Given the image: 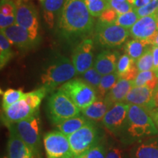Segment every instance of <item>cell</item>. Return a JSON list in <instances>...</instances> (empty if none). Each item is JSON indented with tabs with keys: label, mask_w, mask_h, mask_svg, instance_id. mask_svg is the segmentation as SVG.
Returning a JSON list of instances; mask_svg holds the SVG:
<instances>
[{
	"label": "cell",
	"mask_w": 158,
	"mask_h": 158,
	"mask_svg": "<svg viewBox=\"0 0 158 158\" xmlns=\"http://www.w3.org/2000/svg\"><path fill=\"white\" fill-rule=\"evenodd\" d=\"M93 16L84 0H65L57 19V30L59 35L71 40L81 38L92 32Z\"/></svg>",
	"instance_id": "6da1fadb"
},
{
	"label": "cell",
	"mask_w": 158,
	"mask_h": 158,
	"mask_svg": "<svg viewBox=\"0 0 158 158\" xmlns=\"http://www.w3.org/2000/svg\"><path fill=\"white\" fill-rule=\"evenodd\" d=\"M158 134L155 122L147 109L135 105H130L127 121L120 138L130 143Z\"/></svg>",
	"instance_id": "7a4b0ae2"
},
{
	"label": "cell",
	"mask_w": 158,
	"mask_h": 158,
	"mask_svg": "<svg viewBox=\"0 0 158 158\" xmlns=\"http://www.w3.org/2000/svg\"><path fill=\"white\" fill-rule=\"evenodd\" d=\"M78 75L72 60L59 56L51 61L41 75V83L50 92L56 86L69 81Z\"/></svg>",
	"instance_id": "3957f363"
},
{
	"label": "cell",
	"mask_w": 158,
	"mask_h": 158,
	"mask_svg": "<svg viewBox=\"0 0 158 158\" xmlns=\"http://www.w3.org/2000/svg\"><path fill=\"white\" fill-rule=\"evenodd\" d=\"M81 112V110L59 89L49 97L47 113L51 122L56 125L68 118L79 115Z\"/></svg>",
	"instance_id": "277c9868"
},
{
	"label": "cell",
	"mask_w": 158,
	"mask_h": 158,
	"mask_svg": "<svg viewBox=\"0 0 158 158\" xmlns=\"http://www.w3.org/2000/svg\"><path fill=\"white\" fill-rule=\"evenodd\" d=\"M68 139L74 158H82L99 143L100 133L94 122L89 121Z\"/></svg>",
	"instance_id": "5b68a950"
},
{
	"label": "cell",
	"mask_w": 158,
	"mask_h": 158,
	"mask_svg": "<svg viewBox=\"0 0 158 158\" xmlns=\"http://www.w3.org/2000/svg\"><path fill=\"white\" fill-rule=\"evenodd\" d=\"M40 118L37 112L31 117L10 124L7 127L10 132L15 133L24 141L35 154H37L40 141Z\"/></svg>",
	"instance_id": "8992f818"
},
{
	"label": "cell",
	"mask_w": 158,
	"mask_h": 158,
	"mask_svg": "<svg viewBox=\"0 0 158 158\" xmlns=\"http://www.w3.org/2000/svg\"><path fill=\"white\" fill-rule=\"evenodd\" d=\"M59 89L64 92L81 110L87 108L98 98L97 91L80 78L71 79L62 84Z\"/></svg>",
	"instance_id": "52a82bcc"
},
{
	"label": "cell",
	"mask_w": 158,
	"mask_h": 158,
	"mask_svg": "<svg viewBox=\"0 0 158 158\" xmlns=\"http://www.w3.org/2000/svg\"><path fill=\"white\" fill-rule=\"evenodd\" d=\"M130 35L128 29L116 23L106 24L98 21L94 37L96 42L105 48H115L123 44Z\"/></svg>",
	"instance_id": "ba28073f"
},
{
	"label": "cell",
	"mask_w": 158,
	"mask_h": 158,
	"mask_svg": "<svg viewBox=\"0 0 158 158\" xmlns=\"http://www.w3.org/2000/svg\"><path fill=\"white\" fill-rule=\"evenodd\" d=\"M43 143L47 158H74L68 137L59 130L45 133Z\"/></svg>",
	"instance_id": "9c48e42d"
},
{
	"label": "cell",
	"mask_w": 158,
	"mask_h": 158,
	"mask_svg": "<svg viewBox=\"0 0 158 158\" xmlns=\"http://www.w3.org/2000/svg\"><path fill=\"white\" fill-rule=\"evenodd\" d=\"M1 32L7 37L11 45H14L21 50L32 48L38 44L40 40L38 32H33L16 23L1 30Z\"/></svg>",
	"instance_id": "30bf717a"
},
{
	"label": "cell",
	"mask_w": 158,
	"mask_h": 158,
	"mask_svg": "<svg viewBox=\"0 0 158 158\" xmlns=\"http://www.w3.org/2000/svg\"><path fill=\"white\" fill-rule=\"evenodd\" d=\"M130 105L124 102H116L109 108L102 118L106 130L116 136H120L127 121Z\"/></svg>",
	"instance_id": "8fae6325"
},
{
	"label": "cell",
	"mask_w": 158,
	"mask_h": 158,
	"mask_svg": "<svg viewBox=\"0 0 158 158\" xmlns=\"http://www.w3.org/2000/svg\"><path fill=\"white\" fill-rule=\"evenodd\" d=\"M94 41L91 38L83 40L74 48L72 62L78 75H83L94 64Z\"/></svg>",
	"instance_id": "7c38bea8"
},
{
	"label": "cell",
	"mask_w": 158,
	"mask_h": 158,
	"mask_svg": "<svg viewBox=\"0 0 158 158\" xmlns=\"http://www.w3.org/2000/svg\"><path fill=\"white\" fill-rule=\"evenodd\" d=\"M15 23L33 32H38L39 20L37 10L30 3L18 0Z\"/></svg>",
	"instance_id": "4fadbf2b"
},
{
	"label": "cell",
	"mask_w": 158,
	"mask_h": 158,
	"mask_svg": "<svg viewBox=\"0 0 158 158\" xmlns=\"http://www.w3.org/2000/svg\"><path fill=\"white\" fill-rule=\"evenodd\" d=\"M154 96V89L146 86H135L130 91L124 102L129 105L141 106L151 113L156 107Z\"/></svg>",
	"instance_id": "5bb4252c"
},
{
	"label": "cell",
	"mask_w": 158,
	"mask_h": 158,
	"mask_svg": "<svg viewBox=\"0 0 158 158\" xmlns=\"http://www.w3.org/2000/svg\"><path fill=\"white\" fill-rule=\"evenodd\" d=\"M158 30L157 13L147 16L140 18L137 22L130 29V35L135 39L149 40L152 37Z\"/></svg>",
	"instance_id": "9a60e30c"
},
{
	"label": "cell",
	"mask_w": 158,
	"mask_h": 158,
	"mask_svg": "<svg viewBox=\"0 0 158 158\" xmlns=\"http://www.w3.org/2000/svg\"><path fill=\"white\" fill-rule=\"evenodd\" d=\"M3 110L2 120L4 124L7 126L27 119L38 112L32 110L23 99L11 105L7 109Z\"/></svg>",
	"instance_id": "2e32d148"
},
{
	"label": "cell",
	"mask_w": 158,
	"mask_h": 158,
	"mask_svg": "<svg viewBox=\"0 0 158 158\" xmlns=\"http://www.w3.org/2000/svg\"><path fill=\"white\" fill-rule=\"evenodd\" d=\"M119 54L117 51L106 50L98 55L94 63V68L102 76L108 75L116 71Z\"/></svg>",
	"instance_id": "e0dca14e"
},
{
	"label": "cell",
	"mask_w": 158,
	"mask_h": 158,
	"mask_svg": "<svg viewBox=\"0 0 158 158\" xmlns=\"http://www.w3.org/2000/svg\"><path fill=\"white\" fill-rule=\"evenodd\" d=\"M7 149L8 158H34L33 150L12 132H10Z\"/></svg>",
	"instance_id": "ac0fdd59"
},
{
	"label": "cell",
	"mask_w": 158,
	"mask_h": 158,
	"mask_svg": "<svg viewBox=\"0 0 158 158\" xmlns=\"http://www.w3.org/2000/svg\"><path fill=\"white\" fill-rule=\"evenodd\" d=\"M132 88H133V81L119 78L105 99L111 106L116 102H124Z\"/></svg>",
	"instance_id": "d6986e66"
},
{
	"label": "cell",
	"mask_w": 158,
	"mask_h": 158,
	"mask_svg": "<svg viewBox=\"0 0 158 158\" xmlns=\"http://www.w3.org/2000/svg\"><path fill=\"white\" fill-rule=\"evenodd\" d=\"M132 158H158V137L141 142L131 152Z\"/></svg>",
	"instance_id": "ffe728a7"
},
{
	"label": "cell",
	"mask_w": 158,
	"mask_h": 158,
	"mask_svg": "<svg viewBox=\"0 0 158 158\" xmlns=\"http://www.w3.org/2000/svg\"><path fill=\"white\" fill-rule=\"evenodd\" d=\"M111 106L105 98H98L87 108L81 110L82 115L91 122L101 121Z\"/></svg>",
	"instance_id": "44dd1931"
},
{
	"label": "cell",
	"mask_w": 158,
	"mask_h": 158,
	"mask_svg": "<svg viewBox=\"0 0 158 158\" xmlns=\"http://www.w3.org/2000/svg\"><path fill=\"white\" fill-rule=\"evenodd\" d=\"M65 0H43L42 7L43 19L48 28H54L55 19H58Z\"/></svg>",
	"instance_id": "7402d4cb"
},
{
	"label": "cell",
	"mask_w": 158,
	"mask_h": 158,
	"mask_svg": "<svg viewBox=\"0 0 158 158\" xmlns=\"http://www.w3.org/2000/svg\"><path fill=\"white\" fill-rule=\"evenodd\" d=\"M116 72L119 78L128 81H134L139 73L136 68L135 61L130 58L127 54L119 57Z\"/></svg>",
	"instance_id": "603a6c76"
},
{
	"label": "cell",
	"mask_w": 158,
	"mask_h": 158,
	"mask_svg": "<svg viewBox=\"0 0 158 158\" xmlns=\"http://www.w3.org/2000/svg\"><path fill=\"white\" fill-rule=\"evenodd\" d=\"M89 122V120H88L84 115L79 114L74 117L68 118L64 121L61 122L56 126L59 131L68 137L78 131L82 127H84Z\"/></svg>",
	"instance_id": "cb8c5ba5"
},
{
	"label": "cell",
	"mask_w": 158,
	"mask_h": 158,
	"mask_svg": "<svg viewBox=\"0 0 158 158\" xmlns=\"http://www.w3.org/2000/svg\"><path fill=\"white\" fill-rule=\"evenodd\" d=\"M152 47V45L146 40L135 39L127 43L125 51L128 56L136 62Z\"/></svg>",
	"instance_id": "d4e9b609"
},
{
	"label": "cell",
	"mask_w": 158,
	"mask_h": 158,
	"mask_svg": "<svg viewBox=\"0 0 158 158\" xmlns=\"http://www.w3.org/2000/svg\"><path fill=\"white\" fill-rule=\"evenodd\" d=\"M133 87L146 86L152 89H156L158 85V76L153 70L139 72L136 78L133 81Z\"/></svg>",
	"instance_id": "484cf974"
},
{
	"label": "cell",
	"mask_w": 158,
	"mask_h": 158,
	"mask_svg": "<svg viewBox=\"0 0 158 158\" xmlns=\"http://www.w3.org/2000/svg\"><path fill=\"white\" fill-rule=\"evenodd\" d=\"M48 93H50V91L43 86L42 87L37 89L25 93L23 99L25 100V101L32 108V110H34L35 111H38L39 107L43 99Z\"/></svg>",
	"instance_id": "4316f807"
},
{
	"label": "cell",
	"mask_w": 158,
	"mask_h": 158,
	"mask_svg": "<svg viewBox=\"0 0 158 158\" xmlns=\"http://www.w3.org/2000/svg\"><path fill=\"white\" fill-rule=\"evenodd\" d=\"M118 79H119V77L116 72L102 76L101 81L97 89L98 98H106L108 92L115 86Z\"/></svg>",
	"instance_id": "83f0119b"
},
{
	"label": "cell",
	"mask_w": 158,
	"mask_h": 158,
	"mask_svg": "<svg viewBox=\"0 0 158 158\" xmlns=\"http://www.w3.org/2000/svg\"><path fill=\"white\" fill-rule=\"evenodd\" d=\"M13 56L11 43L2 32L0 35V68L2 69Z\"/></svg>",
	"instance_id": "f1b7e54d"
},
{
	"label": "cell",
	"mask_w": 158,
	"mask_h": 158,
	"mask_svg": "<svg viewBox=\"0 0 158 158\" xmlns=\"http://www.w3.org/2000/svg\"><path fill=\"white\" fill-rule=\"evenodd\" d=\"M25 93L22 89H8L4 92L2 96V109H7L11 105L22 100L24 97Z\"/></svg>",
	"instance_id": "f546056e"
},
{
	"label": "cell",
	"mask_w": 158,
	"mask_h": 158,
	"mask_svg": "<svg viewBox=\"0 0 158 158\" xmlns=\"http://www.w3.org/2000/svg\"><path fill=\"white\" fill-rule=\"evenodd\" d=\"M136 68L138 72L152 70L154 68V59L152 54V47L149 48L145 54L142 55L135 62Z\"/></svg>",
	"instance_id": "4dcf8cb0"
},
{
	"label": "cell",
	"mask_w": 158,
	"mask_h": 158,
	"mask_svg": "<svg viewBox=\"0 0 158 158\" xmlns=\"http://www.w3.org/2000/svg\"><path fill=\"white\" fill-rule=\"evenodd\" d=\"M138 19H139V17L135 10L133 9L124 14L118 15L115 23L129 29L133 27V26L137 22Z\"/></svg>",
	"instance_id": "1f68e13d"
},
{
	"label": "cell",
	"mask_w": 158,
	"mask_h": 158,
	"mask_svg": "<svg viewBox=\"0 0 158 158\" xmlns=\"http://www.w3.org/2000/svg\"><path fill=\"white\" fill-rule=\"evenodd\" d=\"M85 4L93 17H100L106 8L109 6L106 0H84Z\"/></svg>",
	"instance_id": "d6a6232c"
},
{
	"label": "cell",
	"mask_w": 158,
	"mask_h": 158,
	"mask_svg": "<svg viewBox=\"0 0 158 158\" xmlns=\"http://www.w3.org/2000/svg\"><path fill=\"white\" fill-rule=\"evenodd\" d=\"M83 76V80L85 81L89 85L93 87L97 91L99 85L101 81L102 76L95 68H91L84 73Z\"/></svg>",
	"instance_id": "836d02e7"
},
{
	"label": "cell",
	"mask_w": 158,
	"mask_h": 158,
	"mask_svg": "<svg viewBox=\"0 0 158 158\" xmlns=\"http://www.w3.org/2000/svg\"><path fill=\"white\" fill-rule=\"evenodd\" d=\"M108 6L115 10L118 15L124 14L133 9V5L127 1L121 2L118 0H106Z\"/></svg>",
	"instance_id": "e575fe53"
},
{
	"label": "cell",
	"mask_w": 158,
	"mask_h": 158,
	"mask_svg": "<svg viewBox=\"0 0 158 158\" xmlns=\"http://www.w3.org/2000/svg\"><path fill=\"white\" fill-rule=\"evenodd\" d=\"M118 13L112 7H108L99 17V21L106 24H113L115 23L118 18Z\"/></svg>",
	"instance_id": "d590c367"
},
{
	"label": "cell",
	"mask_w": 158,
	"mask_h": 158,
	"mask_svg": "<svg viewBox=\"0 0 158 158\" xmlns=\"http://www.w3.org/2000/svg\"><path fill=\"white\" fill-rule=\"evenodd\" d=\"M138 17L142 18L152 15L158 11V0H152L150 2L141 8L135 10Z\"/></svg>",
	"instance_id": "8d00e7d4"
},
{
	"label": "cell",
	"mask_w": 158,
	"mask_h": 158,
	"mask_svg": "<svg viewBox=\"0 0 158 158\" xmlns=\"http://www.w3.org/2000/svg\"><path fill=\"white\" fill-rule=\"evenodd\" d=\"M16 13V4L13 0H1L0 3V14L6 16L15 15Z\"/></svg>",
	"instance_id": "74e56055"
},
{
	"label": "cell",
	"mask_w": 158,
	"mask_h": 158,
	"mask_svg": "<svg viewBox=\"0 0 158 158\" xmlns=\"http://www.w3.org/2000/svg\"><path fill=\"white\" fill-rule=\"evenodd\" d=\"M106 149L102 144L98 143L86 155V158H106Z\"/></svg>",
	"instance_id": "f35d334b"
},
{
	"label": "cell",
	"mask_w": 158,
	"mask_h": 158,
	"mask_svg": "<svg viewBox=\"0 0 158 158\" xmlns=\"http://www.w3.org/2000/svg\"><path fill=\"white\" fill-rule=\"evenodd\" d=\"M15 23V15H9L6 16L0 14V29L3 30L10 26Z\"/></svg>",
	"instance_id": "ab89813d"
},
{
	"label": "cell",
	"mask_w": 158,
	"mask_h": 158,
	"mask_svg": "<svg viewBox=\"0 0 158 158\" xmlns=\"http://www.w3.org/2000/svg\"><path fill=\"white\" fill-rule=\"evenodd\" d=\"M106 158H124L123 152L119 147L112 146L106 150Z\"/></svg>",
	"instance_id": "60d3db41"
},
{
	"label": "cell",
	"mask_w": 158,
	"mask_h": 158,
	"mask_svg": "<svg viewBox=\"0 0 158 158\" xmlns=\"http://www.w3.org/2000/svg\"><path fill=\"white\" fill-rule=\"evenodd\" d=\"M152 0H134L133 3V7L134 10H137L141 7H145L146 5H147Z\"/></svg>",
	"instance_id": "b9f144b4"
},
{
	"label": "cell",
	"mask_w": 158,
	"mask_h": 158,
	"mask_svg": "<svg viewBox=\"0 0 158 158\" xmlns=\"http://www.w3.org/2000/svg\"><path fill=\"white\" fill-rule=\"evenodd\" d=\"M152 54L154 59L153 71H155L158 68V46H152Z\"/></svg>",
	"instance_id": "7bdbcfd3"
},
{
	"label": "cell",
	"mask_w": 158,
	"mask_h": 158,
	"mask_svg": "<svg viewBox=\"0 0 158 158\" xmlns=\"http://www.w3.org/2000/svg\"><path fill=\"white\" fill-rule=\"evenodd\" d=\"M149 43L152 46H158V30L155 35L151 39L149 40Z\"/></svg>",
	"instance_id": "ee69618b"
},
{
	"label": "cell",
	"mask_w": 158,
	"mask_h": 158,
	"mask_svg": "<svg viewBox=\"0 0 158 158\" xmlns=\"http://www.w3.org/2000/svg\"><path fill=\"white\" fill-rule=\"evenodd\" d=\"M151 114L152 118L153 121L155 122V123L158 126V108H155L150 113Z\"/></svg>",
	"instance_id": "f6af8a7d"
},
{
	"label": "cell",
	"mask_w": 158,
	"mask_h": 158,
	"mask_svg": "<svg viewBox=\"0 0 158 158\" xmlns=\"http://www.w3.org/2000/svg\"><path fill=\"white\" fill-rule=\"evenodd\" d=\"M154 99H155V102L156 107L158 108V89H156L155 92V96H154Z\"/></svg>",
	"instance_id": "bcb514c9"
},
{
	"label": "cell",
	"mask_w": 158,
	"mask_h": 158,
	"mask_svg": "<svg viewBox=\"0 0 158 158\" xmlns=\"http://www.w3.org/2000/svg\"><path fill=\"white\" fill-rule=\"evenodd\" d=\"M127 2H129V3L131 4V5H133L134 0H127Z\"/></svg>",
	"instance_id": "7dc6e473"
},
{
	"label": "cell",
	"mask_w": 158,
	"mask_h": 158,
	"mask_svg": "<svg viewBox=\"0 0 158 158\" xmlns=\"http://www.w3.org/2000/svg\"><path fill=\"white\" fill-rule=\"evenodd\" d=\"M154 72H155V71H154ZM155 73H156V74H157V76H158V68H157V70L155 71Z\"/></svg>",
	"instance_id": "c3c4849f"
},
{
	"label": "cell",
	"mask_w": 158,
	"mask_h": 158,
	"mask_svg": "<svg viewBox=\"0 0 158 158\" xmlns=\"http://www.w3.org/2000/svg\"><path fill=\"white\" fill-rule=\"evenodd\" d=\"M118 1H121V2H125V1H127V0H118Z\"/></svg>",
	"instance_id": "681fc988"
},
{
	"label": "cell",
	"mask_w": 158,
	"mask_h": 158,
	"mask_svg": "<svg viewBox=\"0 0 158 158\" xmlns=\"http://www.w3.org/2000/svg\"><path fill=\"white\" fill-rule=\"evenodd\" d=\"M2 158H8V157H6V156H5V157H2Z\"/></svg>",
	"instance_id": "f907efd6"
},
{
	"label": "cell",
	"mask_w": 158,
	"mask_h": 158,
	"mask_svg": "<svg viewBox=\"0 0 158 158\" xmlns=\"http://www.w3.org/2000/svg\"><path fill=\"white\" fill-rule=\"evenodd\" d=\"M82 158H86V155H85V156H84V157H83Z\"/></svg>",
	"instance_id": "816d5d0a"
},
{
	"label": "cell",
	"mask_w": 158,
	"mask_h": 158,
	"mask_svg": "<svg viewBox=\"0 0 158 158\" xmlns=\"http://www.w3.org/2000/svg\"><path fill=\"white\" fill-rule=\"evenodd\" d=\"M156 89H158V85H157V88H156Z\"/></svg>",
	"instance_id": "f5cc1de1"
},
{
	"label": "cell",
	"mask_w": 158,
	"mask_h": 158,
	"mask_svg": "<svg viewBox=\"0 0 158 158\" xmlns=\"http://www.w3.org/2000/svg\"><path fill=\"white\" fill-rule=\"evenodd\" d=\"M157 17H158V11L157 12Z\"/></svg>",
	"instance_id": "db71d44e"
},
{
	"label": "cell",
	"mask_w": 158,
	"mask_h": 158,
	"mask_svg": "<svg viewBox=\"0 0 158 158\" xmlns=\"http://www.w3.org/2000/svg\"><path fill=\"white\" fill-rule=\"evenodd\" d=\"M23 1H24V0H23ZM40 1H41V2H43V0H40Z\"/></svg>",
	"instance_id": "11a10c76"
}]
</instances>
